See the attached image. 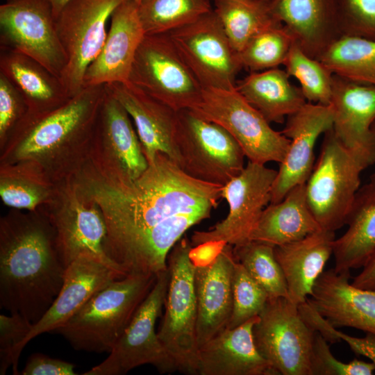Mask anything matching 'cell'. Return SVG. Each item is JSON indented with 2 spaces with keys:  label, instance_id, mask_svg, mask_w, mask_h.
Wrapping results in <instances>:
<instances>
[{
  "label": "cell",
  "instance_id": "cell-13",
  "mask_svg": "<svg viewBox=\"0 0 375 375\" xmlns=\"http://www.w3.org/2000/svg\"><path fill=\"white\" fill-rule=\"evenodd\" d=\"M165 33L203 88H235L242 66L213 8Z\"/></svg>",
  "mask_w": 375,
  "mask_h": 375
},
{
  "label": "cell",
  "instance_id": "cell-37",
  "mask_svg": "<svg viewBox=\"0 0 375 375\" xmlns=\"http://www.w3.org/2000/svg\"><path fill=\"white\" fill-rule=\"evenodd\" d=\"M294 41L282 24L259 32L238 53L242 68L253 72L284 65Z\"/></svg>",
  "mask_w": 375,
  "mask_h": 375
},
{
  "label": "cell",
  "instance_id": "cell-26",
  "mask_svg": "<svg viewBox=\"0 0 375 375\" xmlns=\"http://www.w3.org/2000/svg\"><path fill=\"white\" fill-rule=\"evenodd\" d=\"M270 8L311 58L318 59L342 36L334 0H274Z\"/></svg>",
  "mask_w": 375,
  "mask_h": 375
},
{
  "label": "cell",
  "instance_id": "cell-16",
  "mask_svg": "<svg viewBox=\"0 0 375 375\" xmlns=\"http://www.w3.org/2000/svg\"><path fill=\"white\" fill-rule=\"evenodd\" d=\"M88 164L101 176L120 183L137 179L149 166L130 115L107 90L97 119Z\"/></svg>",
  "mask_w": 375,
  "mask_h": 375
},
{
  "label": "cell",
  "instance_id": "cell-41",
  "mask_svg": "<svg viewBox=\"0 0 375 375\" xmlns=\"http://www.w3.org/2000/svg\"><path fill=\"white\" fill-rule=\"evenodd\" d=\"M33 324L22 315L14 313L0 315V374H6L12 367L14 374L22 353L21 345L31 329Z\"/></svg>",
  "mask_w": 375,
  "mask_h": 375
},
{
  "label": "cell",
  "instance_id": "cell-21",
  "mask_svg": "<svg viewBox=\"0 0 375 375\" xmlns=\"http://www.w3.org/2000/svg\"><path fill=\"white\" fill-rule=\"evenodd\" d=\"M105 86L130 115L148 163L153 160L158 153H162L181 167L176 144L178 111L128 81Z\"/></svg>",
  "mask_w": 375,
  "mask_h": 375
},
{
  "label": "cell",
  "instance_id": "cell-42",
  "mask_svg": "<svg viewBox=\"0 0 375 375\" xmlns=\"http://www.w3.org/2000/svg\"><path fill=\"white\" fill-rule=\"evenodd\" d=\"M311 369L312 375H372L375 365L357 359L347 363L338 360L332 354L327 340L315 332Z\"/></svg>",
  "mask_w": 375,
  "mask_h": 375
},
{
  "label": "cell",
  "instance_id": "cell-24",
  "mask_svg": "<svg viewBox=\"0 0 375 375\" xmlns=\"http://www.w3.org/2000/svg\"><path fill=\"white\" fill-rule=\"evenodd\" d=\"M350 277V272L324 271L308 299L335 328L350 327L375 335V290L353 285Z\"/></svg>",
  "mask_w": 375,
  "mask_h": 375
},
{
  "label": "cell",
  "instance_id": "cell-7",
  "mask_svg": "<svg viewBox=\"0 0 375 375\" xmlns=\"http://www.w3.org/2000/svg\"><path fill=\"white\" fill-rule=\"evenodd\" d=\"M190 110L225 128L249 161L280 163L287 153L290 140L274 130L235 88H203L199 101Z\"/></svg>",
  "mask_w": 375,
  "mask_h": 375
},
{
  "label": "cell",
  "instance_id": "cell-3",
  "mask_svg": "<svg viewBox=\"0 0 375 375\" xmlns=\"http://www.w3.org/2000/svg\"><path fill=\"white\" fill-rule=\"evenodd\" d=\"M106 92L105 85L85 86L54 110L27 112L0 149V165L33 162L55 183L72 177L88 161Z\"/></svg>",
  "mask_w": 375,
  "mask_h": 375
},
{
  "label": "cell",
  "instance_id": "cell-32",
  "mask_svg": "<svg viewBox=\"0 0 375 375\" xmlns=\"http://www.w3.org/2000/svg\"><path fill=\"white\" fill-rule=\"evenodd\" d=\"M56 188L33 162L0 165V197L12 208L35 211L51 201Z\"/></svg>",
  "mask_w": 375,
  "mask_h": 375
},
{
  "label": "cell",
  "instance_id": "cell-31",
  "mask_svg": "<svg viewBox=\"0 0 375 375\" xmlns=\"http://www.w3.org/2000/svg\"><path fill=\"white\" fill-rule=\"evenodd\" d=\"M285 70L277 68L253 72L237 81L235 89L269 123H283L306 100L292 85Z\"/></svg>",
  "mask_w": 375,
  "mask_h": 375
},
{
  "label": "cell",
  "instance_id": "cell-33",
  "mask_svg": "<svg viewBox=\"0 0 375 375\" xmlns=\"http://www.w3.org/2000/svg\"><path fill=\"white\" fill-rule=\"evenodd\" d=\"M212 1L213 10L238 53L257 33L281 24L273 15L269 3L260 0Z\"/></svg>",
  "mask_w": 375,
  "mask_h": 375
},
{
  "label": "cell",
  "instance_id": "cell-40",
  "mask_svg": "<svg viewBox=\"0 0 375 375\" xmlns=\"http://www.w3.org/2000/svg\"><path fill=\"white\" fill-rule=\"evenodd\" d=\"M341 35L375 40V0H334Z\"/></svg>",
  "mask_w": 375,
  "mask_h": 375
},
{
  "label": "cell",
  "instance_id": "cell-18",
  "mask_svg": "<svg viewBox=\"0 0 375 375\" xmlns=\"http://www.w3.org/2000/svg\"><path fill=\"white\" fill-rule=\"evenodd\" d=\"M331 106L306 102L287 117L281 133L290 140L280 162L271 192L270 203L283 199L294 187L305 184L314 167V148L318 138L333 128Z\"/></svg>",
  "mask_w": 375,
  "mask_h": 375
},
{
  "label": "cell",
  "instance_id": "cell-12",
  "mask_svg": "<svg viewBox=\"0 0 375 375\" xmlns=\"http://www.w3.org/2000/svg\"><path fill=\"white\" fill-rule=\"evenodd\" d=\"M253 327L255 344L276 374L312 375L315 332L288 298L269 299Z\"/></svg>",
  "mask_w": 375,
  "mask_h": 375
},
{
  "label": "cell",
  "instance_id": "cell-6",
  "mask_svg": "<svg viewBox=\"0 0 375 375\" xmlns=\"http://www.w3.org/2000/svg\"><path fill=\"white\" fill-rule=\"evenodd\" d=\"M365 169L333 128L324 133L319 158L306 183L308 206L322 229L335 232L346 224Z\"/></svg>",
  "mask_w": 375,
  "mask_h": 375
},
{
  "label": "cell",
  "instance_id": "cell-17",
  "mask_svg": "<svg viewBox=\"0 0 375 375\" xmlns=\"http://www.w3.org/2000/svg\"><path fill=\"white\" fill-rule=\"evenodd\" d=\"M0 47L33 58L60 78L67 65L47 0H6L1 4Z\"/></svg>",
  "mask_w": 375,
  "mask_h": 375
},
{
  "label": "cell",
  "instance_id": "cell-27",
  "mask_svg": "<svg viewBox=\"0 0 375 375\" xmlns=\"http://www.w3.org/2000/svg\"><path fill=\"white\" fill-rule=\"evenodd\" d=\"M335 232L320 228L306 237L274 247V254L287 283L288 299L298 305L311 295L314 285L333 254Z\"/></svg>",
  "mask_w": 375,
  "mask_h": 375
},
{
  "label": "cell",
  "instance_id": "cell-9",
  "mask_svg": "<svg viewBox=\"0 0 375 375\" xmlns=\"http://www.w3.org/2000/svg\"><path fill=\"white\" fill-rule=\"evenodd\" d=\"M169 272L157 275L156 283L141 303L128 326L101 363L84 375H122L140 365L149 364L160 374L177 371L156 331L157 319L165 305Z\"/></svg>",
  "mask_w": 375,
  "mask_h": 375
},
{
  "label": "cell",
  "instance_id": "cell-46",
  "mask_svg": "<svg viewBox=\"0 0 375 375\" xmlns=\"http://www.w3.org/2000/svg\"><path fill=\"white\" fill-rule=\"evenodd\" d=\"M351 284L359 288L375 290V251L361 272L353 277Z\"/></svg>",
  "mask_w": 375,
  "mask_h": 375
},
{
  "label": "cell",
  "instance_id": "cell-28",
  "mask_svg": "<svg viewBox=\"0 0 375 375\" xmlns=\"http://www.w3.org/2000/svg\"><path fill=\"white\" fill-rule=\"evenodd\" d=\"M0 73L22 94L28 112H46L70 99L59 77L37 60L17 51L0 47Z\"/></svg>",
  "mask_w": 375,
  "mask_h": 375
},
{
  "label": "cell",
  "instance_id": "cell-35",
  "mask_svg": "<svg viewBox=\"0 0 375 375\" xmlns=\"http://www.w3.org/2000/svg\"><path fill=\"white\" fill-rule=\"evenodd\" d=\"M212 8L211 0H142L138 14L146 34L165 33Z\"/></svg>",
  "mask_w": 375,
  "mask_h": 375
},
{
  "label": "cell",
  "instance_id": "cell-22",
  "mask_svg": "<svg viewBox=\"0 0 375 375\" xmlns=\"http://www.w3.org/2000/svg\"><path fill=\"white\" fill-rule=\"evenodd\" d=\"M123 277L97 257L85 255L75 259L66 267L58 294L44 315L33 324L21 345V351L34 338L53 332L64 324L97 292Z\"/></svg>",
  "mask_w": 375,
  "mask_h": 375
},
{
  "label": "cell",
  "instance_id": "cell-5",
  "mask_svg": "<svg viewBox=\"0 0 375 375\" xmlns=\"http://www.w3.org/2000/svg\"><path fill=\"white\" fill-rule=\"evenodd\" d=\"M190 239L183 236L167 256L169 283L165 314L158 338L173 360L177 371L198 375L197 306L194 289L195 264Z\"/></svg>",
  "mask_w": 375,
  "mask_h": 375
},
{
  "label": "cell",
  "instance_id": "cell-39",
  "mask_svg": "<svg viewBox=\"0 0 375 375\" xmlns=\"http://www.w3.org/2000/svg\"><path fill=\"white\" fill-rule=\"evenodd\" d=\"M233 310L227 328H235L258 316L265 308L269 296L264 289L236 260L233 281Z\"/></svg>",
  "mask_w": 375,
  "mask_h": 375
},
{
  "label": "cell",
  "instance_id": "cell-25",
  "mask_svg": "<svg viewBox=\"0 0 375 375\" xmlns=\"http://www.w3.org/2000/svg\"><path fill=\"white\" fill-rule=\"evenodd\" d=\"M258 317L235 328H226L201 345L198 375L276 374L254 342L253 327Z\"/></svg>",
  "mask_w": 375,
  "mask_h": 375
},
{
  "label": "cell",
  "instance_id": "cell-4",
  "mask_svg": "<svg viewBox=\"0 0 375 375\" xmlns=\"http://www.w3.org/2000/svg\"><path fill=\"white\" fill-rule=\"evenodd\" d=\"M157 276L130 275L97 292L53 332L76 350L110 353L153 287Z\"/></svg>",
  "mask_w": 375,
  "mask_h": 375
},
{
  "label": "cell",
  "instance_id": "cell-47",
  "mask_svg": "<svg viewBox=\"0 0 375 375\" xmlns=\"http://www.w3.org/2000/svg\"><path fill=\"white\" fill-rule=\"evenodd\" d=\"M51 5L56 19L63 8L72 0H47Z\"/></svg>",
  "mask_w": 375,
  "mask_h": 375
},
{
  "label": "cell",
  "instance_id": "cell-38",
  "mask_svg": "<svg viewBox=\"0 0 375 375\" xmlns=\"http://www.w3.org/2000/svg\"><path fill=\"white\" fill-rule=\"evenodd\" d=\"M283 65L289 76L299 82L306 101L330 104L333 74L319 60L306 53L296 40Z\"/></svg>",
  "mask_w": 375,
  "mask_h": 375
},
{
  "label": "cell",
  "instance_id": "cell-29",
  "mask_svg": "<svg viewBox=\"0 0 375 375\" xmlns=\"http://www.w3.org/2000/svg\"><path fill=\"white\" fill-rule=\"evenodd\" d=\"M345 225L333 242L336 272L362 267L375 251V172L357 191Z\"/></svg>",
  "mask_w": 375,
  "mask_h": 375
},
{
  "label": "cell",
  "instance_id": "cell-34",
  "mask_svg": "<svg viewBox=\"0 0 375 375\" xmlns=\"http://www.w3.org/2000/svg\"><path fill=\"white\" fill-rule=\"evenodd\" d=\"M318 60L333 74L375 87V40L342 35Z\"/></svg>",
  "mask_w": 375,
  "mask_h": 375
},
{
  "label": "cell",
  "instance_id": "cell-48",
  "mask_svg": "<svg viewBox=\"0 0 375 375\" xmlns=\"http://www.w3.org/2000/svg\"><path fill=\"white\" fill-rule=\"evenodd\" d=\"M372 130L375 132V120L374 121L372 126Z\"/></svg>",
  "mask_w": 375,
  "mask_h": 375
},
{
  "label": "cell",
  "instance_id": "cell-43",
  "mask_svg": "<svg viewBox=\"0 0 375 375\" xmlns=\"http://www.w3.org/2000/svg\"><path fill=\"white\" fill-rule=\"evenodd\" d=\"M27 112L28 107L22 94L0 73V149Z\"/></svg>",
  "mask_w": 375,
  "mask_h": 375
},
{
  "label": "cell",
  "instance_id": "cell-8",
  "mask_svg": "<svg viewBox=\"0 0 375 375\" xmlns=\"http://www.w3.org/2000/svg\"><path fill=\"white\" fill-rule=\"evenodd\" d=\"M176 144L181 167L197 180L224 186L244 167V153L220 125L190 109L177 112Z\"/></svg>",
  "mask_w": 375,
  "mask_h": 375
},
{
  "label": "cell",
  "instance_id": "cell-14",
  "mask_svg": "<svg viewBox=\"0 0 375 375\" xmlns=\"http://www.w3.org/2000/svg\"><path fill=\"white\" fill-rule=\"evenodd\" d=\"M277 171L264 164L248 161L242 172L222 187V197L228 205L225 219L207 231H196L193 247L224 243L233 247L250 241L264 209L270 203Z\"/></svg>",
  "mask_w": 375,
  "mask_h": 375
},
{
  "label": "cell",
  "instance_id": "cell-23",
  "mask_svg": "<svg viewBox=\"0 0 375 375\" xmlns=\"http://www.w3.org/2000/svg\"><path fill=\"white\" fill-rule=\"evenodd\" d=\"M105 43L88 67L83 86L128 81L137 50L146 35L135 0H126L112 12Z\"/></svg>",
  "mask_w": 375,
  "mask_h": 375
},
{
  "label": "cell",
  "instance_id": "cell-20",
  "mask_svg": "<svg viewBox=\"0 0 375 375\" xmlns=\"http://www.w3.org/2000/svg\"><path fill=\"white\" fill-rule=\"evenodd\" d=\"M235 262L233 246L224 244L210 261L195 265L199 348L228 327L233 310Z\"/></svg>",
  "mask_w": 375,
  "mask_h": 375
},
{
  "label": "cell",
  "instance_id": "cell-2",
  "mask_svg": "<svg viewBox=\"0 0 375 375\" xmlns=\"http://www.w3.org/2000/svg\"><path fill=\"white\" fill-rule=\"evenodd\" d=\"M66 267L44 211L12 208L0 219V307L33 324L62 287Z\"/></svg>",
  "mask_w": 375,
  "mask_h": 375
},
{
  "label": "cell",
  "instance_id": "cell-15",
  "mask_svg": "<svg viewBox=\"0 0 375 375\" xmlns=\"http://www.w3.org/2000/svg\"><path fill=\"white\" fill-rule=\"evenodd\" d=\"M125 1L72 0L55 19L67 57L60 79L70 98L83 89L85 72L105 43L108 21L115 9Z\"/></svg>",
  "mask_w": 375,
  "mask_h": 375
},
{
  "label": "cell",
  "instance_id": "cell-11",
  "mask_svg": "<svg viewBox=\"0 0 375 375\" xmlns=\"http://www.w3.org/2000/svg\"><path fill=\"white\" fill-rule=\"evenodd\" d=\"M40 208L55 229L58 251L66 267L77 258L90 255L125 276L106 253L107 226L100 208L79 192L72 177L58 183L51 201Z\"/></svg>",
  "mask_w": 375,
  "mask_h": 375
},
{
  "label": "cell",
  "instance_id": "cell-36",
  "mask_svg": "<svg viewBox=\"0 0 375 375\" xmlns=\"http://www.w3.org/2000/svg\"><path fill=\"white\" fill-rule=\"evenodd\" d=\"M236 260L264 289L269 299H288V288L282 269L274 254V247L254 240L233 247Z\"/></svg>",
  "mask_w": 375,
  "mask_h": 375
},
{
  "label": "cell",
  "instance_id": "cell-49",
  "mask_svg": "<svg viewBox=\"0 0 375 375\" xmlns=\"http://www.w3.org/2000/svg\"><path fill=\"white\" fill-rule=\"evenodd\" d=\"M260 1L271 3L274 0H260Z\"/></svg>",
  "mask_w": 375,
  "mask_h": 375
},
{
  "label": "cell",
  "instance_id": "cell-50",
  "mask_svg": "<svg viewBox=\"0 0 375 375\" xmlns=\"http://www.w3.org/2000/svg\"><path fill=\"white\" fill-rule=\"evenodd\" d=\"M142 0H135V1L139 4Z\"/></svg>",
  "mask_w": 375,
  "mask_h": 375
},
{
  "label": "cell",
  "instance_id": "cell-44",
  "mask_svg": "<svg viewBox=\"0 0 375 375\" xmlns=\"http://www.w3.org/2000/svg\"><path fill=\"white\" fill-rule=\"evenodd\" d=\"M75 365L65 360L51 358L40 353L31 354L19 374L75 375Z\"/></svg>",
  "mask_w": 375,
  "mask_h": 375
},
{
  "label": "cell",
  "instance_id": "cell-45",
  "mask_svg": "<svg viewBox=\"0 0 375 375\" xmlns=\"http://www.w3.org/2000/svg\"><path fill=\"white\" fill-rule=\"evenodd\" d=\"M336 335L340 340L344 341L350 349L356 354L369 358L375 365V335L367 333L363 338L349 335L335 329Z\"/></svg>",
  "mask_w": 375,
  "mask_h": 375
},
{
  "label": "cell",
  "instance_id": "cell-1",
  "mask_svg": "<svg viewBox=\"0 0 375 375\" xmlns=\"http://www.w3.org/2000/svg\"><path fill=\"white\" fill-rule=\"evenodd\" d=\"M72 178L100 208L107 226L106 253L126 276L166 270L174 246L210 218L222 198V185L192 178L162 153L129 183L106 179L88 162Z\"/></svg>",
  "mask_w": 375,
  "mask_h": 375
},
{
  "label": "cell",
  "instance_id": "cell-30",
  "mask_svg": "<svg viewBox=\"0 0 375 375\" xmlns=\"http://www.w3.org/2000/svg\"><path fill=\"white\" fill-rule=\"evenodd\" d=\"M320 228L308 206L305 183L264 209L250 240L277 247L301 240Z\"/></svg>",
  "mask_w": 375,
  "mask_h": 375
},
{
  "label": "cell",
  "instance_id": "cell-10",
  "mask_svg": "<svg viewBox=\"0 0 375 375\" xmlns=\"http://www.w3.org/2000/svg\"><path fill=\"white\" fill-rule=\"evenodd\" d=\"M128 82L176 111L192 108L203 91L167 33L144 35Z\"/></svg>",
  "mask_w": 375,
  "mask_h": 375
},
{
  "label": "cell",
  "instance_id": "cell-19",
  "mask_svg": "<svg viewBox=\"0 0 375 375\" xmlns=\"http://www.w3.org/2000/svg\"><path fill=\"white\" fill-rule=\"evenodd\" d=\"M330 105L339 140L365 168L375 164V87L333 74Z\"/></svg>",
  "mask_w": 375,
  "mask_h": 375
}]
</instances>
